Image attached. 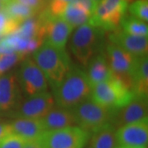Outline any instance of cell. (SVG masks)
<instances>
[{
    "label": "cell",
    "instance_id": "obj_14",
    "mask_svg": "<svg viewBox=\"0 0 148 148\" xmlns=\"http://www.w3.org/2000/svg\"><path fill=\"white\" fill-rule=\"evenodd\" d=\"M22 91L16 74L0 76V110L8 111L16 109L21 102Z\"/></svg>",
    "mask_w": 148,
    "mask_h": 148
},
{
    "label": "cell",
    "instance_id": "obj_33",
    "mask_svg": "<svg viewBox=\"0 0 148 148\" xmlns=\"http://www.w3.org/2000/svg\"><path fill=\"white\" fill-rule=\"evenodd\" d=\"M119 148H147V147H119Z\"/></svg>",
    "mask_w": 148,
    "mask_h": 148
},
{
    "label": "cell",
    "instance_id": "obj_18",
    "mask_svg": "<svg viewBox=\"0 0 148 148\" xmlns=\"http://www.w3.org/2000/svg\"><path fill=\"white\" fill-rule=\"evenodd\" d=\"M42 119L45 131L57 130L77 124L73 110L58 107L53 108Z\"/></svg>",
    "mask_w": 148,
    "mask_h": 148
},
{
    "label": "cell",
    "instance_id": "obj_9",
    "mask_svg": "<svg viewBox=\"0 0 148 148\" xmlns=\"http://www.w3.org/2000/svg\"><path fill=\"white\" fill-rule=\"evenodd\" d=\"M39 19L42 23L45 42L58 49H65L73 27L62 17L51 16L46 9L40 13Z\"/></svg>",
    "mask_w": 148,
    "mask_h": 148
},
{
    "label": "cell",
    "instance_id": "obj_3",
    "mask_svg": "<svg viewBox=\"0 0 148 148\" xmlns=\"http://www.w3.org/2000/svg\"><path fill=\"white\" fill-rule=\"evenodd\" d=\"M106 31L86 22L77 27L71 39L70 48L75 58L82 66H87L95 54L105 47Z\"/></svg>",
    "mask_w": 148,
    "mask_h": 148
},
{
    "label": "cell",
    "instance_id": "obj_8",
    "mask_svg": "<svg viewBox=\"0 0 148 148\" xmlns=\"http://www.w3.org/2000/svg\"><path fill=\"white\" fill-rule=\"evenodd\" d=\"M16 77L21 91L27 97L48 91L47 79L32 58H27L21 63Z\"/></svg>",
    "mask_w": 148,
    "mask_h": 148
},
{
    "label": "cell",
    "instance_id": "obj_36",
    "mask_svg": "<svg viewBox=\"0 0 148 148\" xmlns=\"http://www.w3.org/2000/svg\"><path fill=\"white\" fill-rule=\"evenodd\" d=\"M95 1H96L97 3H100V2H101V0H95Z\"/></svg>",
    "mask_w": 148,
    "mask_h": 148
},
{
    "label": "cell",
    "instance_id": "obj_19",
    "mask_svg": "<svg viewBox=\"0 0 148 148\" xmlns=\"http://www.w3.org/2000/svg\"><path fill=\"white\" fill-rule=\"evenodd\" d=\"M132 89L134 94L147 97L148 58L147 55L138 57L130 75Z\"/></svg>",
    "mask_w": 148,
    "mask_h": 148
},
{
    "label": "cell",
    "instance_id": "obj_32",
    "mask_svg": "<svg viewBox=\"0 0 148 148\" xmlns=\"http://www.w3.org/2000/svg\"><path fill=\"white\" fill-rule=\"evenodd\" d=\"M22 148H41L40 145L38 142V140H33V141H28L27 143L24 145Z\"/></svg>",
    "mask_w": 148,
    "mask_h": 148
},
{
    "label": "cell",
    "instance_id": "obj_25",
    "mask_svg": "<svg viewBox=\"0 0 148 148\" xmlns=\"http://www.w3.org/2000/svg\"><path fill=\"white\" fill-rule=\"evenodd\" d=\"M127 9L130 15L137 17L142 21H148V2L147 0H136L128 5Z\"/></svg>",
    "mask_w": 148,
    "mask_h": 148
},
{
    "label": "cell",
    "instance_id": "obj_7",
    "mask_svg": "<svg viewBox=\"0 0 148 148\" xmlns=\"http://www.w3.org/2000/svg\"><path fill=\"white\" fill-rule=\"evenodd\" d=\"M131 0H101L88 23L106 32L116 30Z\"/></svg>",
    "mask_w": 148,
    "mask_h": 148
},
{
    "label": "cell",
    "instance_id": "obj_16",
    "mask_svg": "<svg viewBox=\"0 0 148 148\" xmlns=\"http://www.w3.org/2000/svg\"><path fill=\"white\" fill-rule=\"evenodd\" d=\"M12 132L20 136L26 141H33L40 138L45 128L42 119L17 118L10 123Z\"/></svg>",
    "mask_w": 148,
    "mask_h": 148
},
{
    "label": "cell",
    "instance_id": "obj_1",
    "mask_svg": "<svg viewBox=\"0 0 148 148\" xmlns=\"http://www.w3.org/2000/svg\"><path fill=\"white\" fill-rule=\"evenodd\" d=\"M91 90L86 72L72 66L64 80L53 90V98L58 107L73 110L90 99Z\"/></svg>",
    "mask_w": 148,
    "mask_h": 148
},
{
    "label": "cell",
    "instance_id": "obj_28",
    "mask_svg": "<svg viewBox=\"0 0 148 148\" xmlns=\"http://www.w3.org/2000/svg\"><path fill=\"white\" fill-rule=\"evenodd\" d=\"M27 141L15 133H10L0 141V148H22Z\"/></svg>",
    "mask_w": 148,
    "mask_h": 148
},
{
    "label": "cell",
    "instance_id": "obj_22",
    "mask_svg": "<svg viewBox=\"0 0 148 148\" xmlns=\"http://www.w3.org/2000/svg\"><path fill=\"white\" fill-rule=\"evenodd\" d=\"M120 25L122 31L127 34L139 36H147L148 26L147 22L142 21L132 15H124L122 18Z\"/></svg>",
    "mask_w": 148,
    "mask_h": 148
},
{
    "label": "cell",
    "instance_id": "obj_20",
    "mask_svg": "<svg viewBox=\"0 0 148 148\" xmlns=\"http://www.w3.org/2000/svg\"><path fill=\"white\" fill-rule=\"evenodd\" d=\"M88 142L90 148H117L119 143L116 138V128L109 123L92 132Z\"/></svg>",
    "mask_w": 148,
    "mask_h": 148
},
{
    "label": "cell",
    "instance_id": "obj_35",
    "mask_svg": "<svg viewBox=\"0 0 148 148\" xmlns=\"http://www.w3.org/2000/svg\"><path fill=\"white\" fill-rule=\"evenodd\" d=\"M3 3H8L9 1H11V0H1Z\"/></svg>",
    "mask_w": 148,
    "mask_h": 148
},
{
    "label": "cell",
    "instance_id": "obj_13",
    "mask_svg": "<svg viewBox=\"0 0 148 148\" xmlns=\"http://www.w3.org/2000/svg\"><path fill=\"white\" fill-rule=\"evenodd\" d=\"M119 147H147L148 119L123 125L116 129Z\"/></svg>",
    "mask_w": 148,
    "mask_h": 148
},
{
    "label": "cell",
    "instance_id": "obj_2",
    "mask_svg": "<svg viewBox=\"0 0 148 148\" xmlns=\"http://www.w3.org/2000/svg\"><path fill=\"white\" fill-rule=\"evenodd\" d=\"M33 58L53 90L64 80L72 67L71 59L65 49H58L47 42L43 43L34 52Z\"/></svg>",
    "mask_w": 148,
    "mask_h": 148
},
{
    "label": "cell",
    "instance_id": "obj_39",
    "mask_svg": "<svg viewBox=\"0 0 148 148\" xmlns=\"http://www.w3.org/2000/svg\"><path fill=\"white\" fill-rule=\"evenodd\" d=\"M87 148H90V147H87Z\"/></svg>",
    "mask_w": 148,
    "mask_h": 148
},
{
    "label": "cell",
    "instance_id": "obj_4",
    "mask_svg": "<svg viewBox=\"0 0 148 148\" xmlns=\"http://www.w3.org/2000/svg\"><path fill=\"white\" fill-rule=\"evenodd\" d=\"M132 88L123 80L112 76L92 87L90 99L113 112L126 106L134 97Z\"/></svg>",
    "mask_w": 148,
    "mask_h": 148
},
{
    "label": "cell",
    "instance_id": "obj_34",
    "mask_svg": "<svg viewBox=\"0 0 148 148\" xmlns=\"http://www.w3.org/2000/svg\"><path fill=\"white\" fill-rule=\"evenodd\" d=\"M4 4H5V3H3L0 0V11L3 9V8H4Z\"/></svg>",
    "mask_w": 148,
    "mask_h": 148
},
{
    "label": "cell",
    "instance_id": "obj_23",
    "mask_svg": "<svg viewBox=\"0 0 148 148\" xmlns=\"http://www.w3.org/2000/svg\"><path fill=\"white\" fill-rule=\"evenodd\" d=\"M61 17L64 21H67L70 26L73 27L74 29L88 22L90 16L83 9L71 3L66 8Z\"/></svg>",
    "mask_w": 148,
    "mask_h": 148
},
{
    "label": "cell",
    "instance_id": "obj_30",
    "mask_svg": "<svg viewBox=\"0 0 148 148\" xmlns=\"http://www.w3.org/2000/svg\"><path fill=\"white\" fill-rule=\"evenodd\" d=\"M16 1L29 7L36 13H39L40 11L45 10L47 3L46 0H16Z\"/></svg>",
    "mask_w": 148,
    "mask_h": 148
},
{
    "label": "cell",
    "instance_id": "obj_17",
    "mask_svg": "<svg viewBox=\"0 0 148 148\" xmlns=\"http://www.w3.org/2000/svg\"><path fill=\"white\" fill-rule=\"evenodd\" d=\"M87 75L91 87L104 81L110 79L113 76L110 65L108 64L106 53L101 51L95 54L87 64Z\"/></svg>",
    "mask_w": 148,
    "mask_h": 148
},
{
    "label": "cell",
    "instance_id": "obj_6",
    "mask_svg": "<svg viewBox=\"0 0 148 148\" xmlns=\"http://www.w3.org/2000/svg\"><path fill=\"white\" fill-rule=\"evenodd\" d=\"M73 112L80 127L89 132L97 131L111 123L113 111L89 99L73 109Z\"/></svg>",
    "mask_w": 148,
    "mask_h": 148
},
{
    "label": "cell",
    "instance_id": "obj_12",
    "mask_svg": "<svg viewBox=\"0 0 148 148\" xmlns=\"http://www.w3.org/2000/svg\"><path fill=\"white\" fill-rule=\"evenodd\" d=\"M54 104L53 95L50 92L45 91L27 97V100L21 102L17 106L14 115L16 118L41 119L53 109Z\"/></svg>",
    "mask_w": 148,
    "mask_h": 148
},
{
    "label": "cell",
    "instance_id": "obj_38",
    "mask_svg": "<svg viewBox=\"0 0 148 148\" xmlns=\"http://www.w3.org/2000/svg\"><path fill=\"white\" fill-rule=\"evenodd\" d=\"M117 148H119V147H117Z\"/></svg>",
    "mask_w": 148,
    "mask_h": 148
},
{
    "label": "cell",
    "instance_id": "obj_31",
    "mask_svg": "<svg viewBox=\"0 0 148 148\" xmlns=\"http://www.w3.org/2000/svg\"><path fill=\"white\" fill-rule=\"evenodd\" d=\"M10 133H12L10 124L0 123V141Z\"/></svg>",
    "mask_w": 148,
    "mask_h": 148
},
{
    "label": "cell",
    "instance_id": "obj_26",
    "mask_svg": "<svg viewBox=\"0 0 148 148\" xmlns=\"http://www.w3.org/2000/svg\"><path fill=\"white\" fill-rule=\"evenodd\" d=\"M20 24L12 19L5 12L0 11V36H7L15 32L19 27Z\"/></svg>",
    "mask_w": 148,
    "mask_h": 148
},
{
    "label": "cell",
    "instance_id": "obj_15",
    "mask_svg": "<svg viewBox=\"0 0 148 148\" xmlns=\"http://www.w3.org/2000/svg\"><path fill=\"white\" fill-rule=\"evenodd\" d=\"M110 42L120 47L134 57L147 55L148 37L133 36L123 31L114 30L109 36Z\"/></svg>",
    "mask_w": 148,
    "mask_h": 148
},
{
    "label": "cell",
    "instance_id": "obj_10",
    "mask_svg": "<svg viewBox=\"0 0 148 148\" xmlns=\"http://www.w3.org/2000/svg\"><path fill=\"white\" fill-rule=\"evenodd\" d=\"M105 53L113 75L123 80L132 88L130 75L138 57H134L110 42L106 45Z\"/></svg>",
    "mask_w": 148,
    "mask_h": 148
},
{
    "label": "cell",
    "instance_id": "obj_11",
    "mask_svg": "<svg viewBox=\"0 0 148 148\" xmlns=\"http://www.w3.org/2000/svg\"><path fill=\"white\" fill-rule=\"evenodd\" d=\"M147 109V97L135 95L126 106L113 112L110 123L117 129L126 124L148 119Z\"/></svg>",
    "mask_w": 148,
    "mask_h": 148
},
{
    "label": "cell",
    "instance_id": "obj_5",
    "mask_svg": "<svg viewBox=\"0 0 148 148\" xmlns=\"http://www.w3.org/2000/svg\"><path fill=\"white\" fill-rule=\"evenodd\" d=\"M90 133L79 126L48 130L38 138L41 148H84Z\"/></svg>",
    "mask_w": 148,
    "mask_h": 148
},
{
    "label": "cell",
    "instance_id": "obj_21",
    "mask_svg": "<svg viewBox=\"0 0 148 148\" xmlns=\"http://www.w3.org/2000/svg\"><path fill=\"white\" fill-rule=\"evenodd\" d=\"M3 11L18 24H21L23 21L34 17L37 14L32 8L16 0H11L5 3Z\"/></svg>",
    "mask_w": 148,
    "mask_h": 148
},
{
    "label": "cell",
    "instance_id": "obj_24",
    "mask_svg": "<svg viewBox=\"0 0 148 148\" xmlns=\"http://www.w3.org/2000/svg\"><path fill=\"white\" fill-rule=\"evenodd\" d=\"M22 58H24V55L16 52L0 53V76L3 75Z\"/></svg>",
    "mask_w": 148,
    "mask_h": 148
},
{
    "label": "cell",
    "instance_id": "obj_37",
    "mask_svg": "<svg viewBox=\"0 0 148 148\" xmlns=\"http://www.w3.org/2000/svg\"><path fill=\"white\" fill-rule=\"evenodd\" d=\"M49 0H46V2H49Z\"/></svg>",
    "mask_w": 148,
    "mask_h": 148
},
{
    "label": "cell",
    "instance_id": "obj_27",
    "mask_svg": "<svg viewBox=\"0 0 148 148\" xmlns=\"http://www.w3.org/2000/svg\"><path fill=\"white\" fill-rule=\"evenodd\" d=\"M73 0H49L46 10L53 16L61 17L66 8Z\"/></svg>",
    "mask_w": 148,
    "mask_h": 148
},
{
    "label": "cell",
    "instance_id": "obj_29",
    "mask_svg": "<svg viewBox=\"0 0 148 148\" xmlns=\"http://www.w3.org/2000/svg\"><path fill=\"white\" fill-rule=\"evenodd\" d=\"M71 3L83 9L90 16H92V15L94 14L97 5L99 3L95 0H73Z\"/></svg>",
    "mask_w": 148,
    "mask_h": 148
}]
</instances>
